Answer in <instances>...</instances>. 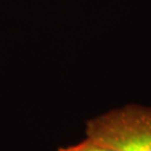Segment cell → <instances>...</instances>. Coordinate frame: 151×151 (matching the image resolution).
I'll list each match as a JSON object with an SVG mask.
<instances>
[{
  "label": "cell",
  "mask_w": 151,
  "mask_h": 151,
  "mask_svg": "<svg viewBox=\"0 0 151 151\" xmlns=\"http://www.w3.org/2000/svg\"><path fill=\"white\" fill-rule=\"evenodd\" d=\"M86 137L118 151H151V106L128 104L92 118Z\"/></svg>",
  "instance_id": "6da1fadb"
},
{
  "label": "cell",
  "mask_w": 151,
  "mask_h": 151,
  "mask_svg": "<svg viewBox=\"0 0 151 151\" xmlns=\"http://www.w3.org/2000/svg\"><path fill=\"white\" fill-rule=\"evenodd\" d=\"M57 151H118L112 147L102 143L93 138L86 137L85 139L73 146L60 148Z\"/></svg>",
  "instance_id": "7a4b0ae2"
}]
</instances>
